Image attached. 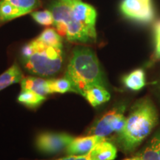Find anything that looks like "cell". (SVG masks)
Masks as SVG:
<instances>
[{
  "label": "cell",
  "mask_w": 160,
  "mask_h": 160,
  "mask_svg": "<svg viewBox=\"0 0 160 160\" xmlns=\"http://www.w3.org/2000/svg\"><path fill=\"white\" fill-rule=\"evenodd\" d=\"M158 113L151 99H139L132 107L122 131L117 137L118 145L125 153L133 151L157 125Z\"/></svg>",
  "instance_id": "1"
},
{
  "label": "cell",
  "mask_w": 160,
  "mask_h": 160,
  "mask_svg": "<svg viewBox=\"0 0 160 160\" xmlns=\"http://www.w3.org/2000/svg\"><path fill=\"white\" fill-rule=\"evenodd\" d=\"M65 77L71 82L73 91L82 96L90 86H105L103 73L97 55L87 47L79 46L73 49Z\"/></svg>",
  "instance_id": "2"
},
{
  "label": "cell",
  "mask_w": 160,
  "mask_h": 160,
  "mask_svg": "<svg viewBox=\"0 0 160 160\" xmlns=\"http://www.w3.org/2000/svg\"><path fill=\"white\" fill-rule=\"evenodd\" d=\"M31 52L22 58L28 71L42 77L54 75L61 70L63 62L62 48L46 45L36 39L30 42Z\"/></svg>",
  "instance_id": "3"
},
{
  "label": "cell",
  "mask_w": 160,
  "mask_h": 160,
  "mask_svg": "<svg viewBox=\"0 0 160 160\" xmlns=\"http://www.w3.org/2000/svg\"><path fill=\"white\" fill-rule=\"evenodd\" d=\"M53 25L60 36L71 42H88L93 41L86 29L71 14L70 0H59L51 5Z\"/></svg>",
  "instance_id": "4"
},
{
  "label": "cell",
  "mask_w": 160,
  "mask_h": 160,
  "mask_svg": "<svg viewBox=\"0 0 160 160\" xmlns=\"http://www.w3.org/2000/svg\"><path fill=\"white\" fill-rule=\"evenodd\" d=\"M125 110V105H120L107 112L93 124L88 134L105 137L113 132L119 133L126 123V118L124 116Z\"/></svg>",
  "instance_id": "5"
},
{
  "label": "cell",
  "mask_w": 160,
  "mask_h": 160,
  "mask_svg": "<svg viewBox=\"0 0 160 160\" xmlns=\"http://www.w3.org/2000/svg\"><path fill=\"white\" fill-rule=\"evenodd\" d=\"M120 11L128 19L144 24L152 22L156 16L153 0H122Z\"/></svg>",
  "instance_id": "6"
},
{
  "label": "cell",
  "mask_w": 160,
  "mask_h": 160,
  "mask_svg": "<svg viewBox=\"0 0 160 160\" xmlns=\"http://www.w3.org/2000/svg\"><path fill=\"white\" fill-rule=\"evenodd\" d=\"M70 4L73 17L85 28L92 39H97L95 25L97 13L94 8L81 0H70Z\"/></svg>",
  "instance_id": "7"
},
{
  "label": "cell",
  "mask_w": 160,
  "mask_h": 160,
  "mask_svg": "<svg viewBox=\"0 0 160 160\" xmlns=\"http://www.w3.org/2000/svg\"><path fill=\"white\" fill-rule=\"evenodd\" d=\"M73 138L67 133H42L38 136L36 144L37 148L45 153H56L71 142Z\"/></svg>",
  "instance_id": "8"
},
{
  "label": "cell",
  "mask_w": 160,
  "mask_h": 160,
  "mask_svg": "<svg viewBox=\"0 0 160 160\" xmlns=\"http://www.w3.org/2000/svg\"><path fill=\"white\" fill-rule=\"evenodd\" d=\"M105 140V137L96 135L75 138L66 148V153L69 156L88 154L98 143Z\"/></svg>",
  "instance_id": "9"
},
{
  "label": "cell",
  "mask_w": 160,
  "mask_h": 160,
  "mask_svg": "<svg viewBox=\"0 0 160 160\" xmlns=\"http://www.w3.org/2000/svg\"><path fill=\"white\" fill-rule=\"evenodd\" d=\"M117 153L115 145L105 139L98 143L88 154L93 160H113Z\"/></svg>",
  "instance_id": "10"
},
{
  "label": "cell",
  "mask_w": 160,
  "mask_h": 160,
  "mask_svg": "<svg viewBox=\"0 0 160 160\" xmlns=\"http://www.w3.org/2000/svg\"><path fill=\"white\" fill-rule=\"evenodd\" d=\"M83 97L93 107H97L108 101L111 98V95L105 89V86L93 85L85 90L83 93Z\"/></svg>",
  "instance_id": "11"
},
{
  "label": "cell",
  "mask_w": 160,
  "mask_h": 160,
  "mask_svg": "<svg viewBox=\"0 0 160 160\" xmlns=\"http://www.w3.org/2000/svg\"><path fill=\"white\" fill-rule=\"evenodd\" d=\"M21 88L22 91H32L45 97L51 93L49 88L48 80L41 78L28 77L23 78L21 81Z\"/></svg>",
  "instance_id": "12"
},
{
  "label": "cell",
  "mask_w": 160,
  "mask_h": 160,
  "mask_svg": "<svg viewBox=\"0 0 160 160\" xmlns=\"http://www.w3.org/2000/svg\"><path fill=\"white\" fill-rule=\"evenodd\" d=\"M123 82L131 91H139L146 85L145 73L143 69H136L123 77Z\"/></svg>",
  "instance_id": "13"
},
{
  "label": "cell",
  "mask_w": 160,
  "mask_h": 160,
  "mask_svg": "<svg viewBox=\"0 0 160 160\" xmlns=\"http://www.w3.org/2000/svg\"><path fill=\"white\" fill-rule=\"evenodd\" d=\"M24 78L21 69L17 63L0 75V91L6 88L12 84L21 82Z\"/></svg>",
  "instance_id": "14"
},
{
  "label": "cell",
  "mask_w": 160,
  "mask_h": 160,
  "mask_svg": "<svg viewBox=\"0 0 160 160\" xmlns=\"http://www.w3.org/2000/svg\"><path fill=\"white\" fill-rule=\"evenodd\" d=\"M25 15L22 11L5 0H0V24Z\"/></svg>",
  "instance_id": "15"
},
{
  "label": "cell",
  "mask_w": 160,
  "mask_h": 160,
  "mask_svg": "<svg viewBox=\"0 0 160 160\" xmlns=\"http://www.w3.org/2000/svg\"><path fill=\"white\" fill-rule=\"evenodd\" d=\"M45 100V97L32 91H22L18 97V101L31 108H36Z\"/></svg>",
  "instance_id": "16"
},
{
  "label": "cell",
  "mask_w": 160,
  "mask_h": 160,
  "mask_svg": "<svg viewBox=\"0 0 160 160\" xmlns=\"http://www.w3.org/2000/svg\"><path fill=\"white\" fill-rule=\"evenodd\" d=\"M37 39L46 45L56 48H62V38L59 33L53 28L45 29Z\"/></svg>",
  "instance_id": "17"
},
{
  "label": "cell",
  "mask_w": 160,
  "mask_h": 160,
  "mask_svg": "<svg viewBox=\"0 0 160 160\" xmlns=\"http://www.w3.org/2000/svg\"><path fill=\"white\" fill-rule=\"evenodd\" d=\"M48 83L51 93H64L68 91H73L71 82L65 77L57 79H48Z\"/></svg>",
  "instance_id": "18"
},
{
  "label": "cell",
  "mask_w": 160,
  "mask_h": 160,
  "mask_svg": "<svg viewBox=\"0 0 160 160\" xmlns=\"http://www.w3.org/2000/svg\"><path fill=\"white\" fill-rule=\"evenodd\" d=\"M5 1L22 11L25 15L33 11L40 5L39 0H5Z\"/></svg>",
  "instance_id": "19"
},
{
  "label": "cell",
  "mask_w": 160,
  "mask_h": 160,
  "mask_svg": "<svg viewBox=\"0 0 160 160\" xmlns=\"http://www.w3.org/2000/svg\"><path fill=\"white\" fill-rule=\"evenodd\" d=\"M137 156L139 160H160L157 148L151 140Z\"/></svg>",
  "instance_id": "20"
},
{
  "label": "cell",
  "mask_w": 160,
  "mask_h": 160,
  "mask_svg": "<svg viewBox=\"0 0 160 160\" xmlns=\"http://www.w3.org/2000/svg\"><path fill=\"white\" fill-rule=\"evenodd\" d=\"M31 16L39 25L45 26L53 25V17L51 11L45 10V11H35L31 13Z\"/></svg>",
  "instance_id": "21"
},
{
  "label": "cell",
  "mask_w": 160,
  "mask_h": 160,
  "mask_svg": "<svg viewBox=\"0 0 160 160\" xmlns=\"http://www.w3.org/2000/svg\"><path fill=\"white\" fill-rule=\"evenodd\" d=\"M155 40V57L160 59V22H157L154 27Z\"/></svg>",
  "instance_id": "22"
},
{
  "label": "cell",
  "mask_w": 160,
  "mask_h": 160,
  "mask_svg": "<svg viewBox=\"0 0 160 160\" xmlns=\"http://www.w3.org/2000/svg\"><path fill=\"white\" fill-rule=\"evenodd\" d=\"M151 140L153 142V143L154 144L156 148H157L160 158V129H159L157 132H156Z\"/></svg>",
  "instance_id": "23"
},
{
  "label": "cell",
  "mask_w": 160,
  "mask_h": 160,
  "mask_svg": "<svg viewBox=\"0 0 160 160\" xmlns=\"http://www.w3.org/2000/svg\"><path fill=\"white\" fill-rule=\"evenodd\" d=\"M153 91H154L156 97H157V99H159L160 102V81L155 83L154 87H153Z\"/></svg>",
  "instance_id": "24"
},
{
  "label": "cell",
  "mask_w": 160,
  "mask_h": 160,
  "mask_svg": "<svg viewBox=\"0 0 160 160\" xmlns=\"http://www.w3.org/2000/svg\"><path fill=\"white\" fill-rule=\"evenodd\" d=\"M75 160H93V159L89 157L88 154H84V155L76 156Z\"/></svg>",
  "instance_id": "25"
},
{
  "label": "cell",
  "mask_w": 160,
  "mask_h": 160,
  "mask_svg": "<svg viewBox=\"0 0 160 160\" xmlns=\"http://www.w3.org/2000/svg\"><path fill=\"white\" fill-rule=\"evenodd\" d=\"M76 156H68V157L65 158H61V159H56V160H75Z\"/></svg>",
  "instance_id": "26"
},
{
  "label": "cell",
  "mask_w": 160,
  "mask_h": 160,
  "mask_svg": "<svg viewBox=\"0 0 160 160\" xmlns=\"http://www.w3.org/2000/svg\"><path fill=\"white\" fill-rule=\"evenodd\" d=\"M124 160H139V157H138V156H136V157H133L131 158H127V159H125Z\"/></svg>",
  "instance_id": "27"
}]
</instances>
